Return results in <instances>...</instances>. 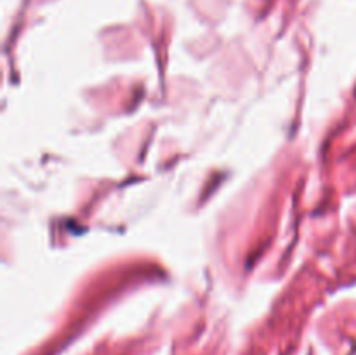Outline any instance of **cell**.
Masks as SVG:
<instances>
[]
</instances>
